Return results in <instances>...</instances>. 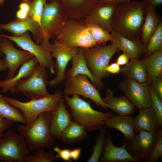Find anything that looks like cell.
I'll return each instance as SVG.
<instances>
[{"instance_id": "cell-1", "label": "cell", "mask_w": 162, "mask_h": 162, "mask_svg": "<svg viewBox=\"0 0 162 162\" xmlns=\"http://www.w3.org/2000/svg\"><path fill=\"white\" fill-rule=\"evenodd\" d=\"M147 6L144 0L120 3L113 18L112 31L130 40L140 39Z\"/></svg>"}, {"instance_id": "cell-2", "label": "cell", "mask_w": 162, "mask_h": 162, "mask_svg": "<svg viewBox=\"0 0 162 162\" xmlns=\"http://www.w3.org/2000/svg\"><path fill=\"white\" fill-rule=\"evenodd\" d=\"M52 118V112H45L30 124L18 126L17 131L25 140L29 152L38 148L51 147L54 144L56 138L51 130Z\"/></svg>"}, {"instance_id": "cell-3", "label": "cell", "mask_w": 162, "mask_h": 162, "mask_svg": "<svg viewBox=\"0 0 162 162\" xmlns=\"http://www.w3.org/2000/svg\"><path fill=\"white\" fill-rule=\"evenodd\" d=\"M72 97L64 95L63 98L69 107L74 122L83 126L86 130L93 131L101 129L106 120L113 113L103 112L94 109L90 104L77 94Z\"/></svg>"}, {"instance_id": "cell-4", "label": "cell", "mask_w": 162, "mask_h": 162, "mask_svg": "<svg viewBox=\"0 0 162 162\" xmlns=\"http://www.w3.org/2000/svg\"><path fill=\"white\" fill-rule=\"evenodd\" d=\"M63 95L62 92L57 89L52 94H49L43 97L26 102L6 96H4V98L22 112L26 121V124L28 125L33 123L41 113L55 111L63 98Z\"/></svg>"}, {"instance_id": "cell-5", "label": "cell", "mask_w": 162, "mask_h": 162, "mask_svg": "<svg viewBox=\"0 0 162 162\" xmlns=\"http://www.w3.org/2000/svg\"><path fill=\"white\" fill-rule=\"evenodd\" d=\"M55 38L68 47L89 48L98 45L92 38L83 20L68 18Z\"/></svg>"}, {"instance_id": "cell-6", "label": "cell", "mask_w": 162, "mask_h": 162, "mask_svg": "<svg viewBox=\"0 0 162 162\" xmlns=\"http://www.w3.org/2000/svg\"><path fill=\"white\" fill-rule=\"evenodd\" d=\"M118 51L116 45L112 43L107 46L98 45L89 48H82L89 69L94 76L100 80L108 76L106 68L112 56Z\"/></svg>"}, {"instance_id": "cell-7", "label": "cell", "mask_w": 162, "mask_h": 162, "mask_svg": "<svg viewBox=\"0 0 162 162\" xmlns=\"http://www.w3.org/2000/svg\"><path fill=\"white\" fill-rule=\"evenodd\" d=\"M29 154L24 139L14 130H7L0 139V162H26Z\"/></svg>"}, {"instance_id": "cell-8", "label": "cell", "mask_w": 162, "mask_h": 162, "mask_svg": "<svg viewBox=\"0 0 162 162\" xmlns=\"http://www.w3.org/2000/svg\"><path fill=\"white\" fill-rule=\"evenodd\" d=\"M68 17L61 3L58 0L46 2L41 20L43 36L41 41L49 43L50 39L56 35L64 22Z\"/></svg>"}, {"instance_id": "cell-9", "label": "cell", "mask_w": 162, "mask_h": 162, "mask_svg": "<svg viewBox=\"0 0 162 162\" xmlns=\"http://www.w3.org/2000/svg\"><path fill=\"white\" fill-rule=\"evenodd\" d=\"M46 68L38 64L32 74L19 81L16 85L14 93L23 94L29 100L40 98L49 93L47 90L48 74Z\"/></svg>"}, {"instance_id": "cell-10", "label": "cell", "mask_w": 162, "mask_h": 162, "mask_svg": "<svg viewBox=\"0 0 162 162\" xmlns=\"http://www.w3.org/2000/svg\"><path fill=\"white\" fill-rule=\"evenodd\" d=\"M80 48L68 47L55 39L52 43H50L49 51L52 57L56 60L55 65L56 76L49 81L48 84L50 87L56 86L65 78L68 64L79 52Z\"/></svg>"}, {"instance_id": "cell-11", "label": "cell", "mask_w": 162, "mask_h": 162, "mask_svg": "<svg viewBox=\"0 0 162 162\" xmlns=\"http://www.w3.org/2000/svg\"><path fill=\"white\" fill-rule=\"evenodd\" d=\"M1 36L32 54L37 59L39 64L48 69L51 74L55 73V65L50 51L34 42L28 32L19 36L2 34Z\"/></svg>"}, {"instance_id": "cell-12", "label": "cell", "mask_w": 162, "mask_h": 162, "mask_svg": "<svg viewBox=\"0 0 162 162\" xmlns=\"http://www.w3.org/2000/svg\"><path fill=\"white\" fill-rule=\"evenodd\" d=\"M64 92V95L68 96L74 94L82 96L91 100L98 106L105 109L108 108L99 92L89 81L86 75L79 74L66 80Z\"/></svg>"}, {"instance_id": "cell-13", "label": "cell", "mask_w": 162, "mask_h": 162, "mask_svg": "<svg viewBox=\"0 0 162 162\" xmlns=\"http://www.w3.org/2000/svg\"><path fill=\"white\" fill-rule=\"evenodd\" d=\"M120 89L138 109L151 106L149 85L147 81L140 83L126 78L119 84Z\"/></svg>"}, {"instance_id": "cell-14", "label": "cell", "mask_w": 162, "mask_h": 162, "mask_svg": "<svg viewBox=\"0 0 162 162\" xmlns=\"http://www.w3.org/2000/svg\"><path fill=\"white\" fill-rule=\"evenodd\" d=\"M0 51L4 56V58L8 71L5 79L14 76L20 65L34 57L26 51L17 49L11 41L4 38L0 44Z\"/></svg>"}, {"instance_id": "cell-15", "label": "cell", "mask_w": 162, "mask_h": 162, "mask_svg": "<svg viewBox=\"0 0 162 162\" xmlns=\"http://www.w3.org/2000/svg\"><path fill=\"white\" fill-rule=\"evenodd\" d=\"M156 130L140 131L136 133L133 139L128 142L126 149L128 152L141 162L144 160L151 153L155 143Z\"/></svg>"}, {"instance_id": "cell-16", "label": "cell", "mask_w": 162, "mask_h": 162, "mask_svg": "<svg viewBox=\"0 0 162 162\" xmlns=\"http://www.w3.org/2000/svg\"><path fill=\"white\" fill-rule=\"evenodd\" d=\"M120 3L97 2L85 18L97 23L111 33L112 31L111 25L113 18Z\"/></svg>"}, {"instance_id": "cell-17", "label": "cell", "mask_w": 162, "mask_h": 162, "mask_svg": "<svg viewBox=\"0 0 162 162\" xmlns=\"http://www.w3.org/2000/svg\"><path fill=\"white\" fill-rule=\"evenodd\" d=\"M0 29L7 31L15 36H20L30 32L35 42L38 45L43 39L40 26L29 16L24 20L16 19L7 23L0 24Z\"/></svg>"}, {"instance_id": "cell-18", "label": "cell", "mask_w": 162, "mask_h": 162, "mask_svg": "<svg viewBox=\"0 0 162 162\" xmlns=\"http://www.w3.org/2000/svg\"><path fill=\"white\" fill-rule=\"evenodd\" d=\"M120 146L115 145L110 134L107 132L104 151L100 158L101 162H141L133 157L128 152L126 146L128 142L124 141Z\"/></svg>"}, {"instance_id": "cell-19", "label": "cell", "mask_w": 162, "mask_h": 162, "mask_svg": "<svg viewBox=\"0 0 162 162\" xmlns=\"http://www.w3.org/2000/svg\"><path fill=\"white\" fill-rule=\"evenodd\" d=\"M111 33L114 37L111 42L115 44L118 50L122 51L130 59L138 58L145 54V46L140 39L130 40L112 31Z\"/></svg>"}, {"instance_id": "cell-20", "label": "cell", "mask_w": 162, "mask_h": 162, "mask_svg": "<svg viewBox=\"0 0 162 162\" xmlns=\"http://www.w3.org/2000/svg\"><path fill=\"white\" fill-rule=\"evenodd\" d=\"M134 119L131 115H113L106 120L105 125L108 128L119 131L123 134L124 141L129 142L135 135Z\"/></svg>"}, {"instance_id": "cell-21", "label": "cell", "mask_w": 162, "mask_h": 162, "mask_svg": "<svg viewBox=\"0 0 162 162\" xmlns=\"http://www.w3.org/2000/svg\"><path fill=\"white\" fill-rule=\"evenodd\" d=\"M72 67L66 74V81L69 80L76 76L82 74L88 77L94 86L99 89L104 86L101 80L94 76L89 69L80 48L79 52L72 58Z\"/></svg>"}, {"instance_id": "cell-22", "label": "cell", "mask_w": 162, "mask_h": 162, "mask_svg": "<svg viewBox=\"0 0 162 162\" xmlns=\"http://www.w3.org/2000/svg\"><path fill=\"white\" fill-rule=\"evenodd\" d=\"M38 64L37 59L33 57L21 65L15 75L9 79L0 80L1 93L9 92L14 94V88L17 83L22 79L30 76Z\"/></svg>"}, {"instance_id": "cell-23", "label": "cell", "mask_w": 162, "mask_h": 162, "mask_svg": "<svg viewBox=\"0 0 162 162\" xmlns=\"http://www.w3.org/2000/svg\"><path fill=\"white\" fill-rule=\"evenodd\" d=\"M49 0L59 1L68 18L78 20H83L97 2L96 0Z\"/></svg>"}, {"instance_id": "cell-24", "label": "cell", "mask_w": 162, "mask_h": 162, "mask_svg": "<svg viewBox=\"0 0 162 162\" xmlns=\"http://www.w3.org/2000/svg\"><path fill=\"white\" fill-rule=\"evenodd\" d=\"M106 95L102 98L108 108L112 110L117 115H132L135 110L136 106L125 96L116 97L113 91L106 90Z\"/></svg>"}, {"instance_id": "cell-25", "label": "cell", "mask_w": 162, "mask_h": 162, "mask_svg": "<svg viewBox=\"0 0 162 162\" xmlns=\"http://www.w3.org/2000/svg\"><path fill=\"white\" fill-rule=\"evenodd\" d=\"M52 113L51 130L56 138L60 139L64 130L73 122L71 116L64 104V98L61 100L57 109Z\"/></svg>"}, {"instance_id": "cell-26", "label": "cell", "mask_w": 162, "mask_h": 162, "mask_svg": "<svg viewBox=\"0 0 162 162\" xmlns=\"http://www.w3.org/2000/svg\"><path fill=\"white\" fill-rule=\"evenodd\" d=\"M134 120L136 133L140 131L156 130L161 127L152 106L139 109L138 114Z\"/></svg>"}, {"instance_id": "cell-27", "label": "cell", "mask_w": 162, "mask_h": 162, "mask_svg": "<svg viewBox=\"0 0 162 162\" xmlns=\"http://www.w3.org/2000/svg\"><path fill=\"white\" fill-rule=\"evenodd\" d=\"M121 68V72L126 78L140 83L147 81V71L143 59L134 58Z\"/></svg>"}, {"instance_id": "cell-28", "label": "cell", "mask_w": 162, "mask_h": 162, "mask_svg": "<svg viewBox=\"0 0 162 162\" xmlns=\"http://www.w3.org/2000/svg\"><path fill=\"white\" fill-rule=\"evenodd\" d=\"M160 20L158 14L155 12V7L148 4L147 13L140 38L145 46L155 32Z\"/></svg>"}, {"instance_id": "cell-29", "label": "cell", "mask_w": 162, "mask_h": 162, "mask_svg": "<svg viewBox=\"0 0 162 162\" xmlns=\"http://www.w3.org/2000/svg\"><path fill=\"white\" fill-rule=\"evenodd\" d=\"M147 71V82L149 85L153 80L162 76V49L143 58Z\"/></svg>"}, {"instance_id": "cell-30", "label": "cell", "mask_w": 162, "mask_h": 162, "mask_svg": "<svg viewBox=\"0 0 162 162\" xmlns=\"http://www.w3.org/2000/svg\"><path fill=\"white\" fill-rule=\"evenodd\" d=\"M0 116L14 122L26 124L25 118L22 112L17 108L6 100L2 93H0Z\"/></svg>"}, {"instance_id": "cell-31", "label": "cell", "mask_w": 162, "mask_h": 162, "mask_svg": "<svg viewBox=\"0 0 162 162\" xmlns=\"http://www.w3.org/2000/svg\"><path fill=\"white\" fill-rule=\"evenodd\" d=\"M83 20L92 38L98 44L106 43L114 39L113 35L97 23L85 18Z\"/></svg>"}, {"instance_id": "cell-32", "label": "cell", "mask_w": 162, "mask_h": 162, "mask_svg": "<svg viewBox=\"0 0 162 162\" xmlns=\"http://www.w3.org/2000/svg\"><path fill=\"white\" fill-rule=\"evenodd\" d=\"M85 127L75 122H73L62 132L60 139L66 143L79 142L86 136Z\"/></svg>"}, {"instance_id": "cell-33", "label": "cell", "mask_w": 162, "mask_h": 162, "mask_svg": "<svg viewBox=\"0 0 162 162\" xmlns=\"http://www.w3.org/2000/svg\"><path fill=\"white\" fill-rule=\"evenodd\" d=\"M162 49V21L161 20L155 32L145 46L144 55L148 56Z\"/></svg>"}, {"instance_id": "cell-34", "label": "cell", "mask_w": 162, "mask_h": 162, "mask_svg": "<svg viewBox=\"0 0 162 162\" xmlns=\"http://www.w3.org/2000/svg\"><path fill=\"white\" fill-rule=\"evenodd\" d=\"M107 130L106 128H101L98 136L95 140V144L93 148L92 153L87 160V162H98L104 151V147Z\"/></svg>"}, {"instance_id": "cell-35", "label": "cell", "mask_w": 162, "mask_h": 162, "mask_svg": "<svg viewBox=\"0 0 162 162\" xmlns=\"http://www.w3.org/2000/svg\"><path fill=\"white\" fill-rule=\"evenodd\" d=\"M156 138L153 148L147 157L146 162H157L162 156V128L160 127L156 130Z\"/></svg>"}, {"instance_id": "cell-36", "label": "cell", "mask_w": 162, "mask_h": 162, "mask_svg": "<svg viewBox=\"0 0 162 162\" xmlns=\"http://www.w3.org/2000/svg\"><path fill=\"white\" fill-rule=\"evenodd\" d=\"M32 154L27 156L26 162H51L57 158L54 155L55 152L52 150L48 153L45 152L44 148L37 149Z\"/></svg>"}, {"instance_id": "cell-37", "label": "cell", "mask_w": 162, "mask_h": 162, "mask_svg": "<svg viewBox=\"0 0 162 162\" xmlns=\"http://www.w3.org/2000/svg\"><path fill=\"white\" fill-rule=\"evenodd\" d=\"M46 3V0H33L30 2L29 16L40 26V28L41 17Z\"/></svg>"}, {"instance_id": "cell-38", "label": "cell", "mask_w": 162, "mask_h": 162, "mask_svg": "<svg viewBox=\"0 0 162 162\" xmlns=\"http://www.w3.org/2000/svg\"><path fill=\"white\" fill-rule=\"evenodd\" d=\"M149 91L152 106L156 115L160 127L162 126V100L154 92L152 85H149Z\"/></svg>"}, {"instance_id": "cell-39", "label": "cell", "mask_w": 162, "mask_h": 162, "mask_svg": "<svg viewBox=\"0 0 162 162\" xmlns=\"http://www.w3.org/2000/svg\"><path fill=\"white\" fill-rule=\"evenodd\" d=\"M71 150L69 148L61 149L56 146L54 148V151L57 154L56 156L58 158H60L66 161H71L70 157Z\"/></svg>"}, {"instance_id": "cell-40", "label": "cell", "mask_w": 162, "mask_h": 162, "mask_svg": "<svg viewBox=\"0 0 162 162\" xmlns=\"http://www.w3.org/2000/svg\"><path fill=\"white\" fill-rule=\"evenodd\" d=\"M151 84L156 94L162 100V76L152 81Z\"/></svg>"}, {"instance_id": "cell-41", "label": "cell", "mask_w": 162, "mask_h": 162, "mask_svg": "<svg viewBox=\"0 0 162 162\" xmlns=\"http://www.w3.org/2000/svg\"><path fill=\"white\" fill-rule=\"evenodd\" d=\"M14 123L0 116V139L6 131L11 127Z\"/></svg>"}, {"instance_id": "cell-42", "label": "cell", "mask_w": 162, "mask_h": 162, "mask_svg": "<svg viewBox=\"0 0 162 162\" xmlns=\"http://www.w3.org/2000/svg\"><path fill=\"white\" fill-rule=\"evenodd\" d=\"M106 71L108 73L115 74L119 73L121 70L120 65L116 62L113 63L108 65L106 68Z\"/></svg>"}, {"instance_id": "cell-43", "label": "cell", "mask_w": 162, "mask_h": 162, "mask_svg": "<svg viewBox=\"0 0 162 162\" xmlns=\"http://www.w3.org/2000/svg\"><path fill=\"white\" fill-rule=\"evenodd\" d=\"M129 59L128 56L123 53L118 57L116 62L120 66L125 65L128 63Z\"/></svg>"}, {"instance_id": "cell-44", "label": "cell", "mask_w": 162, "mask_h": 162, "mask_svg": "<svg viewBox=\"0 0 162 162\" xmlns=\"http://www.w3.org/2000/svg\"><path fill=\"white\" fill-rule=\"evenodd\" d=\"M81 149L80 148H76L71 150L70 152V157L75 161H77L80 156Z\"/></svg>"}, {"instance_id": "cell-45", "label": "cell", "mask_w": 162, "mask_h": 162, "mask_svg": "<svg viewBox=\"0 0 162 162\" xmlns=\"http://www.w3.org/2000/svg\"><path fill=\"white\" fill-rule=\"evenodd\" d=\"M30 2L22 1L19 5V9L29 14L30 9Z\"/></svg>"}, {"instance_id": "cell-46", "label": "cell", "mask_w": 162, "mask_h": 162, "mask_svg": "<svg viewBox=\"0 0 162 162\" xmlns=\"http://www.w3.org/2000/svg\"><path fill=\"white\" fill-rule=\"evenodd\" d=\"M16 19L19 20H24L29 16L28 13L19 9L16 12Z\"/></svg>"}, {"instance_id": "cell-47", "label": "cell", "mask_w": 162, "mask_h": 162, "mask_svg": "<svg viewBox=\"0 0 162 162\" xmlns=\"http://www.w3.org/2000/svg\"><path fill=\"white\" fill-rule=\"evenodd\" d=\"M147 4H149L156 7L161 5L162 4V0H144Z\"/></svg>"}, {"instance_id": "cell-48", "label": "cell", "mask_w": 162, "mask_h": 162, "mask_svg": "<svg viewBox=\"0 0 162 162\" xmlns=\"http://www.w3.org/2000/svg\"><path fill=\"white\" fill-rule=\"evenodd\" d=\"M132 0H96L97 2H116L120 3H123L129 2Z\"/></svg>"}, {"instance_id": "cell-49", "label": "cell", "mask_w": 162, "mask_h": 162, "mask_svg": "<svg viewBox=\"0 0 162 162\" xmlns=\"http://www.w3.org/2000/svg\"><path fill=\"white\" fill-rule=\"evenodd\" d=\"M7 70V67L4 58L0 59V72Z\"/></svg>"}, {"instance_id": "cell-50", "label": "cell", "mask_w": 162, "mask_h": 162, "mask_svg": "<svg viewBox=\"0 0 162 162\" xmlns=\"http://www.w3.org/2000/svg\"><path fill=\"white\" fill-rule=\"evenodd\" d=\"M1 30L0 29V44L1 43L2 39V37L1 36ZM0 56H4V55L0 51Z\"/></svg>"}, {"instance_id": "cell-51", "label": "cell", "mask_w": 162, "mask_h": 162, "mask_svg": "<svg viewBox=\"0 0 162 162\" xmlns=\"http://www.w3.org/2000/svg\"><path fill=\"white\" fill-rule=\"evenodd\" d=\"M5 0H0V5H2Z\"/></svg>"}, {"instance_id": "cell-52", "label": "cell", "mask_w": 162, "mask_h": 162, "mask_svg": "<svg viewBox=\"0 0 162 162\" xmlns=\"http://www.w3.org/2000/svg\"><path fill=\"white\" fill-rule=\"evenodd\" d=\"M22 1H24V2H31L33 0H20Z\"/></svg>"}]
</instances>
